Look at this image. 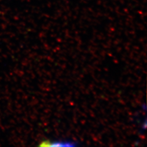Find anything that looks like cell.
I'll use <instances>...</instances> for the list:
<instances>
[{"label": "cell", "instance_id": "6da1fadb", "mask_svg": "<svg viewBox=\"0 0 147 147\" xmlns=\"http://www.w3.org/2000/svg\"><path fill=\"white\" fill-rule=\"evenodd\" d=\"M78 145L75 142L68 140H44L39 144L40 146H75Z\"/></svg>", "mask_w": 147, "mask_h": 147}]
</instances>
